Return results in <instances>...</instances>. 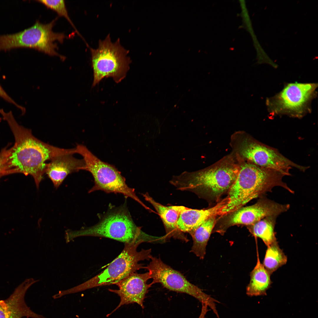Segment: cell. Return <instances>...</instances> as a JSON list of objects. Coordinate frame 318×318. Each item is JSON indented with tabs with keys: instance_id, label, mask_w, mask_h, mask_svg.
Instances as JSON below:
<instances>
[{
	"instance_id": "cell-6",
	"label": "cell",
	"mask_w": 318,
	"mask_h": 318,
	"mask_svg": "<svg viewBox=\"0 0 318 318\" xmlns=\"http://www.w3.org/2000/svg\"><path fill=\"white\" fill-rule=\"evenodd\" d=\"M57 18L49 23L37 21L32 26L11 34L0 35V51L18 47L32 48L51 56H57L62 60L65 57L56 51V42L62 43L67 36L54 32L52 28Z\"/></svg>"
},
{
	"instance_id": "cell-9",
	"label": "cell",
	"mask_w": 318,
	"mask_h": 318,
	"mask_svg": "<svg viewBox=\"0 0 318 318\" xmlns=\"http://www.w3.org/2000/svg\"><path fill=\"white\" fill-rule=\"evenodd\" d=\"M150 260L144 269L148 271L150 279L153 280L152 285L159 283L169 290L189 294L206 304L216 315H218L216 303L219 301L190 282L181 273L164 263L160 257L152 255Z\"/></svg>"
},
{
	"instance_id": "cell-5",
	"label": "cell",
	"mask_w": 318,
	"mask_h": 318,
	"mask_svg": "<svg viewBox=\"0 0 318 318\" xmlns=\"http://www.w3.org/2000/svg\"><path fill=\"white\" fill-rule=\"evenodd\" d=\"M143 241L125 244L121 253L103 271L85 282L68 289L69 294L76 293L98 286L116 284L130 274L144 268L140 261L150 260L151 249L137 248Z\"/></svg>"
},
{
	"instance_id": "cell-25",
	"label": "cell",
	"mask_w": 318,
	"mask_h": 318,
	"mask_svg": "<svg viewBox=\"0 0 318 318\" xmlns=\"http://www.w3.org/2000/svg\"><path fill=\"white\" fill-rule=\"evenodd\" d=\"M208 311V310L206 308L202 307L201 312L198 318H205L206 315Z\"/></svg>"
},
{
	"instance_id": "cell-19",
	"label": "cell",
	"mask_w": 318,
	"mask_h": 318,
	"mask_svg": "<svg viewBox=\"0 0 318 318\" xmlns=\"http://www.w3.org/2000/svg\"><path fill=\"white\" fill-rule=\"evenodd\" d=\"M217 217L209 218L190 234L193 240L190 251L200 259H203L205 257L206 246L216 224Z\"/></svg>"
},
{
	"instance_id": "cell-21",
	"label": "cell",
	"mask_w": 318,
	"mask_h": 318,
	"mask_svg": "<svg viewBox=\"0 0 318 318\" xmlns=\"http://www.w3.org/2000/svg\"><path fill=\"white\" fill-rule=\"evenodd\" d=\"M267 247L262 264L271 275L286 263L287 258L280 247L277 241Z\"/></svg>"
},
{
	"instance_id": "cell-1",
	"label": "cell",
	"mask_w": 318,
	"mask_h": 318,
	"mask_svg": "<svg viewBox=\"0 0 318 318\" xmlns=\"http://www.w3.org/2000/svg\"><path fill=\"white\" fill-rule=\"evenodd\" d=\"M0 113L7 122L15 140L14 146L10 148L6 175L19 173L31 175L38 188L46 172V161L59 155L76 153L75 148H60L37 138L31 130L18 123L11 111L7 112L0 109Z\"/></svg>"
},
{
	"instance_id": "cell-13",
	"label": "cell",
	"mask_w": 318,
	"mask_h": 318,
	"mask_svg": "<svg viewBox=\"0 0 318 318\" xmlns=\"http://www.w3.org/2000/svg\"><path fill=\"white\" fill-rule=\"evenodd\" d=\"M150 279L148 272L143 274L133 273L116 284L118 289H109V291L117 294L120 298V302L117 307L107 316H109L121 306L125 304L136 303L143 309L145 295L151 284L147 283Z\"/></svg>"
},
{
	"instance_id": "cell-26",
	"label": "cell",
	"mask_w": 318,
	"mask_h": 318,
	"mask_svg": "<svg viewBox=\"0 0 318 318\" xmlns=\"http://www.w3.org/2000/svg\"><path fill=\"white\" fill-rule=\"evenodd\" d=\"M1 120V118H0V120Z\"/></svg>"
},
{
	"instance_id": "cell-8",
	"label": "cell",
	"mask_w": 318,
	"mask_h": 318,
	"mask_svg": "<svg viewBox=\"0 0 318 318\" xmlns=\"http://www.w3.org/2000/svg\"><path fill=\"white\" fill-rule=\"evenodd\" d=\"M75 148L76 153L83 157L84 170L90 173L94 178V185L89 193L99 190L107 193H120L145 206L136 195L135 189L127 185L125 178L114 166L101 160L83 145L77 144Z\"/></svg>"
},
{
	"instance_id": "cell-15",
	"label": "cell",
	"mask_w": 318,
	"mask_h": 318,
	"mask_svg": "<svg viewBox=\"0 0 318 318\" xmlns=\"http://www.w3.org/2000/svg\"><path fill=\"white\" fill-rule=\"evenodd\" d=\"M229 201L227 197L214 206L205 209H193L183 206L177 221L178 228L183 233L190 234L210 217L222 216V210Z\"/></svg>"
},
{
	"instance_id": "cell-11",
	"label": "cell",
	"mask_w": 318,
	"mask_h": 318,
	"mask_svg": "<svg viewBox=\"0 0 318 318\" xmlns=\"http://www.w3.org/2000/svg\"><path fill=\"white\" fill-rule=\"evenodd\" d=\"M242 155L257 166L271 168L290 175L292 167L305 171L309 168L297 164L281 154L276 149L252 140L245 142L240 150Z\"/></svg>"
},
{
	"instance_id": "cell-23",
	"label": "cell",
	"mask_w": 318,
	"mask_h": 318,
	"mask_svg": "<svg viewBox=\"0 0 318 318\" xmlns=\"http://www.w3.org/2000/svg\"><path fill=\"white\" fill-rule=\"evenodd\" d=\"M9 151L10 148H8L7 146L0 152V178L6 175V163Z\"/></svg>"
},
{
	"instance_id": "cell-17",
	"label": "cell",
	"mask_w": 318,
	"mask_h": 318,
	"mask_svg": "<svg viewBox=\"0 0 318 318\" xmlns=\"http://www.w3.org/2000/svg\"><path fill=\"white\" fill-rule=\"evenodd\" d=\"M146 201L154 208L162 220L166 234V238L173 237L184 242L188 240L184 234L178 228L177 223L183 206H164L156 201L149 194H142Z\"/></svg>"
},
{
	"instance_id": "cell-3",
	"label": "cell",
	"mask_w": 318,
	"mask_h": 318,
	"mask_svg": "<svg viewBox=\"0 0 318 318\" xmlns=\"http://www.w3.org/2000/svg\"><path fill=\"white\" fill-rule=\"evenodd\" d=\"M92 236L110 238L125 244L142 241H159L160 237L149 235L136 225L125 205L110 208L92 226L78 231H66L65 238L69 242L75 238Z\"/></svg>"
},
{
	"instance_id": "cell-22",
	"label": "cell",
	"mask_w": 318,
	"mask_h": 318,
	"mask_svg": "<svg viewBox=\"0 0 318 318\" xmlns=\"http://www.w3.org/2000/svg\"><path fill=\"white\" fill-rule=\"evenodd\" d=\"M37 1L54 10L60 16L65 18L78 32L69 17L64 0H42Z\"/></svg>"
},
{
	"instance_id": "cell-24",
	"label": "cell",
	"mask_w": 318,
	"mask_h": 318,
	"mask_svg": "<svg viewBox=\"0 0 318 318\" xmlns=\"http://www.w3.org/2000/svg\"><path fill=\"white\" fill-rule=\"evenodd\" d=\"M0 97L2 98L6 101L14 105L18 109L21 110L22 114H24L26 112L25 108L17 104L10 96L6 93L0 84Z\"/></svg>"
},
{
	"instance_id": "cell-16",
	"label": "cell",
	"mask_w": 318,
	"mask_h": 318,
	"mask_svg": "<svg viewBox=\"0 0 318 318\" xmlns=\"http://www.w3.org/2000/svg\"><path fill=\"white\" fill-rule=\"evenodd\" d=\"M73 155L67 154L58 156L47 163L45 173L57 188L69 174L84 170L85 163L83 159L76 158Z\"/></svg>"
},
{
	"instance_id": "cell-4",
	"label": "cell",
	"mask_w": 318,
	"mask_h": 318,
	"mask_svg": "<svg viewBox=\"0 0 318 318\" xmlns=\"http://www.w3.org/2000/svg\"><path fill=\"white\" fill-rule=\"evenodd\" d=\"M239 169L224 165L196 172H184L172 177L170 183L177 190L190 191L200 198L217 201L228 191Z\"/></svg>"
},
{
	"instance_id": "cell-7",
	"label": "cell",
	"mask_w": 318,
	"mask_h": 318,
	"mask_svg": "<svg viewBox=\"0 0 318 318\" xmlns=\"http://www.w3.org/2000/svg\"><path fill=\"white\" fill-rule=\"evenodd\" d=\"M93 71V86L105 77H112L116 82L125 77L131 60L127 56L129 51L120 44V40L112 42L109 34L99 40L96 49L90 48Z\"/></svg>"
},
{
	"instance_id": "cell-18",
	"label": "cell",
	"mask_w": 318,
	"mask_h": 318,
	"mask_svg": "<svg viewBox=\"0 0 318 318\" xmlns=\"http://www.w3.org/2000/svg\"><path fill=\"white\" fill-rule=\"evenodd\" d=\"M257 251L256 265L250 274V280L246 288V294L249 296L264 295L271 287V274L261 263Z\"/></svg>"
},
{
	"instance_id": "cell-14",
	"label": "cell",
	"mask_w": 318,
	"mask_h": 318,
	"mask_svg": "<svg viewBox=\"0 0 318 318\" xmlns=\"http://www.w3.org/2000/svg\"><path fill=\"white\" fill-rule=\"evenodd\" d=\"M37 281L32 278L26 279L16 288L7 299L0 301V318H22L24 317L46 318L31 310L25 301L26 291Z\"/></svg>"
},
{
	"instance_id": "cell-20",
	"label": "cell",
	"mask_w": 318,
	"mask_h": 318,
	"mask_svg": "<svg viewBox=\"0 0 318 318\" xmlns=\"http://www.w3.org/2000/svg\"><path fill=\"white\" fill-rule=\"evenodd\" d=\"M277 216H268L248 226L249 230L253 235L255 238H261L267 246L277 241L274 229Z\"/></svg>"
},
{
	"instance_id": "cell-2",
	"label": "cell",
	"mask_w": 318,
	"mask_h": 318,
	"mask_svg": "<svg viewBox=\"0 0 318 318\" xmlns=\"http://www.w3.org/2000/svg\"><path fill=\"white\" fill-rule=\"evenodd\" d=\"M285 176L277 170L252 163L244 165L228 191L229 201L222 210V216L237 210L253 199L264 196L276 186L283 188L292 193L293 191L282 180Z\"/></svg>"
},
{
	"instance_id": "cell-10",
	"label": "cell",
	"mask_w": 318,
	"mask_h": 318,
	"mask_svg": "<svg viewBox=\"0 0 318 318\" xmlns=\"http://www.w3.org/2000/svg\"><path fill=\"white\" fill-rule=\"evenodd\" d=\"M317 86L315 83H289L267 100L269 110L274 114L301 118L309 111L310 104Z\"/></svg>"
},
{
	"instance_id": "cell-12",
	"label": "cell",
	"mask_w": 318,
	"mask_h": 318,
	"mask_svg": "<svg viewBox=\"0 0 318 318\" xmlns=\"http://www.w3.org/2000/svg\"><path fill=\"white\" fill-rule=\"evenodd\" d=\"M285 210L284 205L263 196L255 204L241 207L230 213L224 225L216 231L221 234L231 226L239 224L251 225L266 217L278 216Z\"/></svg>"
}]
</instances>
